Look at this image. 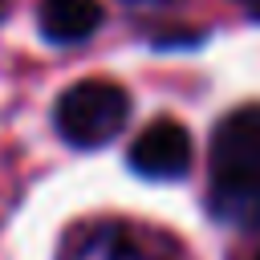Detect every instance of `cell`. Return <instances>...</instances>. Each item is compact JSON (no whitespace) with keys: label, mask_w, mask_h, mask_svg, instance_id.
<instances>
[{"label":"cell","mask_w":260,"mask_h":260,"mask_svg":"<svg viewBox=\"0 0 260 260\" xmlns=\"http://www.w3.org/2000/svg\"><path fill=\"white\" fill-rule=\"evenodd\" d=\"M4 12H8V4H4V0H0V16H4Z\"/></svg>","instance_id":"8992f818"},{"label":"cell","mask_w":260,"mask_h":260,"mask_svg":"<svg viewBox=\"0 0 260 260\" xmlns=\"http://www.w3.org/2000/svg\"><path fill=\"white\" fill-rule=\"evenodd\" d=\"M256 260H260V256H256Z\"/></svg>","instance_id":"52a82bcc"},{"label":"cell","mask_w":260,"mask_h":260,"mask_svg":"<svg viewBox=\"0 0 260 260\" xmlns=\"http://www.w3.org/2000/svg\"><path fill=\"white\" fill-rule=\"evenodd\" d=\"M37 20L53 45H77L102 24V4L98 0H45Z\"/></svg>","instance_id":"277c9868"},{"label":"cell","mask_w":260,"mask_h":260,"mask_svg":"<svg viewBox=\"0 0 260 260\" xmlns=\"http://www.w3.org/2000/svg\"><path fill=\"white\" fill-rule=\"evenodd\" d=\"M211 211L223 223H260V102L232 110L211 134Z\"/></svg>","instance_id":"6da1fadb"},{"label":"cell","mask_w":260,"mask_h":260,"mask_svg":"<svg viewBox=\"0 0 260 260\" xmlns=\"http://www.w3.org/2000/svg\"><path fill=\"white\" fill-rule=\"evenodd\" d=\"M130 167L142 179H179V175H187V167H191V134H187V126H179L171 118L150 122L130 146Z\"/></svg>","instance_id":"3957f363"},{"label":"cell","mask_w":260,"mask_h":260,"mask_svg":"<svg viewBox=\"0 0 260 260\" xmlns=\"http://www.w3.org/2000/svg\"><path fill=\"white\" fill-rule=\"evenodd\" d=\"M69 260H154V256H150V248H146L130 228H122V223H102V228H93V232L73 248Z\"/></svg>","instance_id":"5b68a950"},{"label":"cell","mask_w":260,"mask_h":260,"mask_svg":"<svg viewBox=\"0 0 260 260\" xmlns=\"http://www.w3.org/2000/svg\"><path fill=\"white\" fill-rule=\"evenodd\" d=\"M126 118H130V98L122 85H114L106 77H85V81L69 85L53 106L57 134L77 150L106 146L110 138L122 134Z\"/></svg>","instance_id":"7a4b0ae2"}]
</instances>
